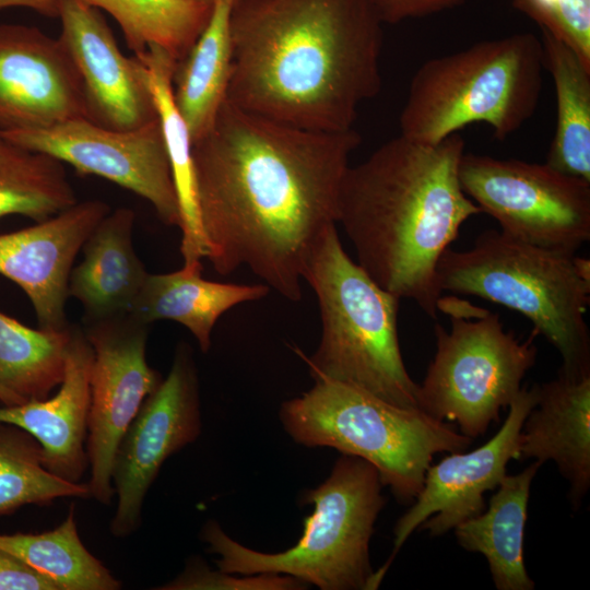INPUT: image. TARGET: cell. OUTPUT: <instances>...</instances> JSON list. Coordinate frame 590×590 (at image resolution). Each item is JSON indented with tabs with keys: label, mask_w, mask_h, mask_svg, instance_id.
<instances>
[{
	"label": "cell",
	"mask_w": 590,
	"mask_h": 590,
	"mask_svg": "<svg viewBox=\"0 0 590 590\" xmlns=\"http://www.w3.org/2000/svg\"><path fill=\"white\" fill-rule=\"evenodd\" d=\"M354 130H305L246 111L227 99L192 143L206 259L227 275L248 268L284 298H302L304 269L338 224Z\"/></svg>",
	"instance_id": "obj_1"
},
{
	"label": "cell",
	"mask_w": 590,
	"mask_h": 590,
	"mask_svg": "<svg viewBox=\"0 0 590 590\" xmlns=\"http://www.w3.org/2000/svg\"><path fill=\"white\" fill-rule=\"evenodd\" d=\"M382 24L368 0H235L226 99L305 130H351L381 87Z\"/></svg>",
	"instance_id": "obj_2"
},
{
	"label": "cell",
	"mask_w": 590,
	"mask_h": 590,
	"mask_svg": "<svg viewBox=\"0 0 590 590\" xmlns=\"http://www.w3.org/2000/svg\"><path fill=\"white\" fill-rule=\"evenodd\" d=\"M463 153L460 133L435 144L400 133L350 165L340 188L338 224L357 263L379 286L414 300L432 319L442 293L438 261L461 225L482 213L460 185Z\"/></svg>",
	"instance_id": "obj_3"
},
{
	"label": "cell",
	"mask_w": 590,
	"mask_h": 590,
	"mask_svg": "<svg viewBox=\"0 0 590 590\" xmlns=\"http://www.w3.org/2000/svg\"><path fill=\"white\" fill-rule=\"evenodd\" d=\"M437 281L441 292L477 296L520 312L558 351V371L590 374L588 259L488 229L467 250L448 248L438 261Z\"/></svg>",
	"instance_id": "obj_4"
},
{
	"label": "cell",
	"mask_w": 590,
	"mask_h": 590,
	"mask_svg": "<svg viewBox=\"0 0 590 590\" xmlns=\"http://www.w3.org/2000/svg\"><path fill=\"white\" fill-rule=\"evenodd\" d=\"M303 279L317 296L321 319L319 345L305 357L315 381L343 384L418 409V385L405 368L398 337L401 298L349 257L337 225L309 258Z\"/></svg>",
	"instance_id": "obj_5"
},
{
	"label": "cell",
	"mask_w": 590,
	"mask_h": 590,
	"mask_svg": "<svg viewBox=\"0 0 590 590\" xmlns=\"http://www.w3.org/2000/svg\"><path fill=\"white\" fill-rule=\"evenodd\" d=\"M544 70L542 42L532 33L486 39L432 58L410 82L400 133L435 144L483 122L503 141L535 113Z\"/></svg>",
	"instance_id": "obj_6"
},
{
	"label": "cell",
	"mask_w": 590,
	"mask_h": 590,
	"mask_svg": "<svg viewBox=\"0 0 590 590\" xmlns=\"http://www.w3.org/2000/svg\"><path fill=\"white\" fill-rule=\"evenodd\" d=\"M377 469L366 460L342 455L330 476L305 500L314 511L304 520L297 543L280 553L248 548L231 539L215 521L201 536L219 554V570L227 574H285L321 590H369L374 574L369 541L385 506Z\"/></svg>",
	"instance_id": "obj_7"
},
{
	"label": "cell",
	"mask_w": 590,
	"mask_h": 590,
	"mask_svg": "<svg viewBox=\"0 0 590 590\" xmlns=\"http://www.w3.org/2000/svg\"><path fill=\"white\" fill-rule=\"evenodd\" d=\"M281 422L306 447H330L373 464L396 498L411 503L438 452L464 451L472 439L418 409L388 403L343 384L317 380L283 402Z\"/></svg>",
	"instance_id": "obj_8"
},
{
	"label": "cell",
	"mask_w": 590,
	"mask_h": 590,
	"mask_svg": "<svg viewBox=\"0 0 590 590\" xmlns=\"http://www.w3.org/2000/svg\"><path fill=\"white\" fill-rule=\"evenodd\" d=\"M436 352L418 385V409L442 422H456L473 439L499 420L521 389L536 359L534 330L526 341L505 331L499 315L452 317L450 330L435 323Z\"/></svg>",
	"instance_id": "obj_9"
},
{
	"label": "cell",
	"mask_w": 590,
	"mask_h": 590,
	"mask_svg": "<svg viewBox=\"0 0 590 590\" xmlns=\"http://www.w3.org/2000/svg\"><path fill=\"white\" fill-rule=\"evenodd\" d=\"M464 193L522 241L569 253L590 240V181L546 163L463 153Z\"/></svg>",
	"instance_id": "obj_10"
},
{
	"label": "cell",
	"mask_w": 590,
	"mask_h": 590,
	"mask_svg": "<svg viewBox=\"0 0 590 590\" xmlns=\"http://www.w3.org/2000/svg\"><path fill=\"white\" fill-rule=\"evenodd\" d=\"M9 143L49 155L81 175L103 177L148 200L168 226H180L172 168L158 118L139 129L118 131L88 119L43 129L0 132Z\"/></svg>",
	"instance_id": "obj_11"
},
{
	"label": "cell",
	"mask_w": 590,
	"mask_h": 590,
	"mask_svg": "<svg viewBox=\"0 0 590 590\" xmlns=\"http://www.w3.org/2000/svg\"><path fill=\"white\" fill-rule=\"evenodd\" d=\"M201 432L198 377L191 351L177 349L172 368L145 399L115 452L111 481L117 506L109 524L116 538L134 533L143 502L164 461Z\"/></svg>",
	"instance_id": "obj_12"
},
{
	"label": "cell",
	"mask_w": 590,
	"mask_h": 590,
	"mask_svg": "<svg viewBox=\"0 0 590 590\" xmlns=\"http://www.w3.org/2000/svg\"><path fill=\"white\" fill-rule=\"evenodd\" d=\"M129 316V315H128ZM146 324L129 316L96 320L85 333L94 358L90 377L86 451L90 497L109 505L115 495L113 462L118 444L162 379L146 362Z\"/></svg>",
	"instance_id": "obj_13"
},
{
	"label": "cell",
	"mask_w": 590,
	"mask_h": 590,
	"mask_svg": "<svg viewBox=\"0 0 590 590\" xmlns=\"http://www.w3.org/2000/svg\"><path fill=\"white\" fill-rule=\"evenodd\" d=\"M536 400V385L521 387L504 424L487 442L470 452H451L427 468L413 505L396 523L392 554L377 570L380 577L415 530L439 536L485 509L484 494L498 486L508 462L519 459L522 424Z\"/></svg>",
	"instance_id": "obj_14"
},
{
	"label": "cell",
	"mask_w": 590,
	"mask_h": 590,
	"mask_svg": "<svg viewBox=\"0 0 590 590\" xmlns=\"http://www.w3.org/2000/svg\"><path fill=\"white\" fill-rule=\"evenodd\" d=\"M58 17L59 38L82 80L88 120L118 131L156 120L144 62L121 52L101 11L82 0H58Z\"/></svg>",
	"instance_id": "obj_15"
},
{
	"label": "cell",
	"mask_w": 590,
	"mask_h": 590,
	"mask_svg": "<svg viewBox=\"0 0 590 590\" xmlns=\"http://www.w3.org/2000/svg\"><path fill=\"white\" fill-rule=\"evenodd\" d=\"M88 119L82 80L60 38L0 24V132Z\"/></svg>",
	"instance_id": "obj_16"
},
{
	"label": "cell",
	"mask_w": 590,
	"mask_h": 590,
	"mask_svg": "<svg viewBox=\"0 0 590 590\" xmlns=\"http://www.w3.org/2000/svg\"><path fill=\"white\" fill-rule=\"evenodd\" d=\"M110 212L87 200L23 229L0 234V274L24 291L43 329L67 328L66 303L73 261Z\"/></svg>",
	"instance_id": "obj_17"
},
{
	"label": "cell",
	"mask_w": 590,
	"mask_h": 590,
	"mask_svg": "<svg viewBox=\"0 0 590 590\" xmlns=\"http://www.w3.org/2000/svg\"><path fill=\"white\" fill-rule=\"evenodd\" d=\"M93 358L85 334L72 330L57 393L0 406V423L16 426L34 437L42 447L45 467L70 482H80L88 467L85 442Z\"/></svg>",
	"instance_id": "obj_18"
},
{
	"label": "cell",
	"mask_w": 590,
	"mask_h": 590,
	"mask_svg": "<svg viewBox=\"0 0 590 590\" xmlns=\"http://www.w3.org/2000/svg\"><path fill=\"white\" fill-rule=\"evenodd\" d=\"M538 400L520 432L519 459L552 460L578 508L590 486V374L536 385Z\"/></svg>",
	"instance_id": "obj_19"
},
{
	"label": "cell",
	"mask_w": 590,
	"mask_h": 590,
	"mask_svg": "<svg viewBox=\"0 0 590 590\" xmlns=\"http://www.w3.org/2000/svg\"><path fill=\"white\" fill-rule=\"evenodd\" d=\"M134 219L129 208L109 212L85 240L83 260L71 270L69 295L96 320L129 315L149 274L133 249Z\"/></svg>",
	"instance_id": "obj_20"
},
{
	"label": "cell",
	"mask_w": 590,
	"mask_h": 590,
	"mask_svg": "<svg viewBox=\"0 0 590 590\" xmlns=\"http://www.w3.org/2000/svg\"><path fill=\"white\" fill-rule=\"evenodd\" d=\"M201 272L199 262L170 273L148 274L129 316L143 324L163 319L181 323L201 351L208 352L219 318L234 306L267 296L270 287L208 281Z\"/></svg>",
	"instance_id": "obj_21"
},
{
	"label": "cell",
	"mask_w": 590,
	"mask_h": 590,
	"mask_svg": "<svg viewBox=\"0 0 590 590\" xmlns=\"http://www.w3.org/2000/svg\"><path fill=\"white\" fill-rule=\"evenodd\" d=\"M542 463L535 461L518 474L505 475L488 508L459 523L458 544L487 560L498 590H533L523 557L524 529L531 483Z\"/></svg>",
	"instance_id": "obj_22"
},
{
	"label": "cell",
	"mask_w": 590,
	"mask_h": 590,
	"mask_svg": "<svg viewBox=\"0 0 590 590\" xmlns=\"http://www.w3.org/2000/svg\"><path fill=\"white\" fill-rule=\"evenodd\" d=\"M234 1H214L205 27L174 71V102L192 143L210 129L226 99L232 68Z\"/></svg>",
	"instance_id": "obj_23"
},
{
	"label": "cell",
	"mask_w": 590,
	"mask_h": 590,
	"mask_svg": "<svg viewBox=\"0 0 590 590\" xmlns=\"http://www.w3.org/2000/svg\"><path fill=\"white\" fill-rule=\"evenodd\" d=\"M541 33L544 67L556 96V126L545 163L590 181V67L564 42Z\"/></svg>",
	"instance_id": "obj_24"
},
{
	"label": "cell",
	"mask_w": 590,
	"mask_h": 590,
	"mask_svg": "<svg viewBox=\"0 0 590 590\" xmlns=\"http://www.w3.org/2000/svg\"><path fill=\"white\" fill-rule=\"evenodd\" d=\"M135 56L141 58L148 69L172 168L180 212V253L184 264L198 263L206 258L208 248L197 203L192 140L173 96V75L178 61L156 46H150L145 52Z\"/></svg>",
	"instance_id": "obj_25"
},
{
	"label": "cell",
	"mask_w": 590,
	"mask_h": 590,
	"mask_svg": "<svg viewBox=\"0 0 590 590\" xmlns=\"http://www.w3.org/2000/svg\"><path fill=\"white\" fill-rule=\"evenodd\" d=\"M0 548L25 563L57 590L121 588V582L82 543L73 504L67 518L54 530L0 534Z\"/></svg>",
	"instance_id": "obj_26"
},
{
	"label": "cell",
	"mask_w": 590,
	"mask_h": 590,
	"mask_svg": "<svg viewBox=\"0 0 590 590\" xmlns=\"http://www.w3.org/2000/svg\"><path fill=\"white\" fill-rule=\"evenodd\" d=\"M109 13L126 44L141 55L150 46L181 60L205 27L213 4L196 0H82Z\"/></svg>",
	"instance_id": "obj_27"
},
{
	"label": "cell",
	"mask_w": 590,
	"mask_h": 590,
	"mask_svg": "<svg viewBox=\"0 0 590 590\" xmlns=\"http://www.w3.org/2000/svg\"><path fill=\"white\" fill-rule=\"evenodd\" d=\"M72 330L32 329L0 311V385L22 402L48 398L64 374Z\"/></svg>",
	"instance_id": "obj_28"
},
{
	"label": "cell",
	"mask_w": 590,
	"mask_h": 590,
	"mask_svg": "<svg viewBox=\"0 0 590 590\" xmlns=\"http://www.w3.org/2000/svg\"><path fill=\"white\" fill-rule=\"evenodd\" d=\"M62 497H90L88 484L50 472L34 437L0 423V516L27 504L45 505Z\"/></svg>",
	"instance_id": "obj_29"
},
{
	"label": "cell",
	"mask_w": 590,
	"mask_h": 590,
	"mask_svg": "<svg viewBox=\"0 0 590 590\" xmlns=\"http://www.w3.org/2000/svg\"><path fill=\"white\" fill-rule=\"evenodd\" d=\"M62 164L28 151L13 162L0 164V220L17 214L40 222L75 204Z\"/></svg>",
	"instance_id": "obj_30"
},
{
	"label": "cell",
	"mask_w": 590,
	"mask_h": 590,
	"mask_svg": "<svg viewBox=\"0 0 590 590\" xmlns=\"http://www.w3.org/2000/svg\"><path fill=\"white\" fill-rule=\"evenodd\" d=\"M512 5L590 67V0H512Z\"/></svg>",
	"instance_id": "obj_31"
},
{
	"label": "cell",
	"mask_w": 590,
	"mask_h": 590,
	"mask_svg": "<svg viewBox=\"0 0 590 590\" xmlns=\"http://www.w3.org/2000/svg\"><path fill=\"white\" fill-rule=\"evenodd\" d=\"M307 583L292 576L262 573L256 577H232L221 570L213 571L192 562L173 581L160 587L163 590H297Z\"/></svg>",
	"instance_id": "obj_32"
},
{
	"label": "cell",
	"mask_w": 590,
	"mask_h": 590,
	"mask_svg": "<svg viewBox=\"0 0 590 590\" xmlns=\"http://www.w3.org/2000/svg\"><path fill=\"white\" fill-rule=\"evenodd\" d=\"M380 21L397 24L456 9L467 0H368Z\"/></svg>",
	"instance_id": "obj_33"
},
{
	"label": "cell",
	"mask_w": 590,
	"mask_h": 590,
	"mask_svg": "<svg viewBox=\"0 0 590 590\" xmlns=\"http://www.w3.org/2000/svg\"><path fill=\"white\" fill-rule=\"evenodd\" d=\"M0 590H57L38 573L0 548Z\"/></svg>",
	"instance_id": "obj_34"
},
{
	"label": "cell",
	"mask_w": 590,
	"mask_h": 590,
	"mask_svg": "<svg viewBox=\"0 0 590 590\" xmlns=\"http://www.w3.org/2000/svg\"><path fill=\"white\" fill-rule=\"evenodd\" d=\"M26 8L47 17H58V0H0V10Z\"/></svg>",
	"instance_id": "obj_35"
},
{
	"label": "cell",
	"mask_w": 590,
	"mask_h": 590,
	"mask_svg": "<svg viewBox=\"0 0 590 590\" xmlns=\"http://www.w3.org/2000/svg\"><path fill=\"white\" fill-rule=\"evenodd\" d=\"M26 151L20 149L0 135V164L10 163L21 157Z\"/></svg>",
	"instance_id": "obj_36"
},
{
	"label": "cell",
	"mask_w": 590,
	"mask_h": 590,
	"mask_svg": "<svg viewBox=\"0 0 590 590\" xmlns=\"http://www.w3.org/2000/svg\"><path fill=\"white\" fill-rule=\"evenodd\" d=\"M0 402L3 403V405H13V404L23 403L17 397L12 394L1 385H0Z\"/></svg>",
	"instance_id": "obj_37"
},
{
	"label": "cell",
	"mask_w": 590,
	"mask_h": 590,
	"mask_svg": "<svg viewBox=\"0 0 590 590\" xmlns=\"http://www.w3.org/2000/svg\"><path fill=\"white\" fill-rule=\"evenodd\" d=\"M196 1L203 2V3L212 5L215 0H196Z\"/></svg>",
	"instance_id": "obj_38"
}]
</instances>
